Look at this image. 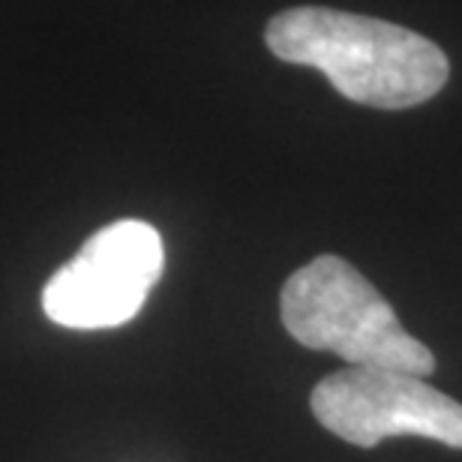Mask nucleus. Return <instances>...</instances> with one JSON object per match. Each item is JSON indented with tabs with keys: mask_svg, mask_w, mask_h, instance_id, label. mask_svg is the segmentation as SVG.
<instances>
[{
	"mask_svg": "<svg viewBox=\"0 0 462 462\" xmlns=\"http://www.w3.org/2000/svg\"><path fill=\"white\" fill-rule=\"evenodd\" d=\"M264 42L280 60L316 67L351 103L411 108L450 76L445 51L409 27L328 6H294L267 22Z\"/></svg>",
	"mask_w": 462,
	"mask_h": 462,
	"instance_id": "1",
	"label": "nucleus"
},
{
	"mask_svg": "<svg viewBox=\"0 0 462 462\" xmlns=\"http://www.w3.org/2000/svg\"><path fill=\"white\" fill-rule=\"evenodd\" d=\"M280 312L300 346L334 351L351 366L430 375L432 351L405 334L393 307L373 282L339 255H319L282 285Z\"/></svg>",
	"mask_w": 462,
	"mask_h": 462,
	"instance_id": "2",
	"label": "nucleus"
},
{
	"mask_svg": "<svg viewBox=\"0 0 462 462\" xmlns=\"http://www.w3.org/2000/svg\"><path fill=\"white\" fill-rule=\"evenodd\" d=\"M165 246L151 223L117 219L85 240L79 255L42 289V310L54 325L106 330L126 325L162 276Z\"/></svg>",
	"mask_w": 462,
	"mask_h": 462,
	"instance_id": "3",
	"label": "nucleus"
},
{
	"mask_svg": "<svg viewBox=\"0 0 462 462\" xmlns=\"http://www.w3.org/2000/svg\"><path fill=\"white\" fill-rule=\"evenodd\" d=\"M310 405L321 427L357 448L420 436L462 450V405L409 373L339 369L316 384Z\"/></svg>",
	"mask_w": 462,
	"mask_h": 462,
	"instance_id": "4",
	"label": "nucleus"
}]
</instances>
